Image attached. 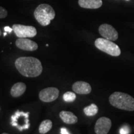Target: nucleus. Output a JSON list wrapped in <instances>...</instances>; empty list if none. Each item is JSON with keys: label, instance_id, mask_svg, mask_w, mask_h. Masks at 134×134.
I'll return each instance as SVG.
<instances>
[{"label": "nucleus", "instance_id": "obj_19", "mask_svg": "<svg viewBox=\"0 0 134 134\" xmlns=\"http://www.w3.org/2000/svg\"><path fill=\"white\" fill-rule=\"evenodd\" d=\"M60 132H61V134H70L69 132L68 131V130L66 128H61Z\"/></svg>", "mask_w": 134, "mask_h": 134}, {"label": "nucleus", "instance_id": "obj_10", "mask_svg": "<svg viewBox=\"0 0 134 134\" xmlns=\"http://www.w3.org/2000/svg\"><path fill=\"white\" fill-rule=\"evenodd\" d=\"M72 90L75 93L79 94H88L91 92V86L85 81H78L75 82L72 86Z\"/></svg>", "mask_w": 134, "mask_h": 134}, {"label": "nucleus", "instance_id": "obj_17", "mask_svg": "<svg viewBox=\"0 0 134 134\" xmlns=\"http://www.w3.org/2000/svg\"><path fill=\"white\" fill-rule=\"evenodd\" d=\"M120 134H129L130 133V128L127 125H124L119 130Z\"/></svg>", "mask_w": 134, "mask_h": 134}, {"label": "nucleus", "instance_id": "obj_6", "mask_svg": "<svg viewBox=\"0 0 134 134\" xmlns=\"http://www.w3.org/2000/svg\"><path fill=\"white\" fill-rule=\"evenodd\" d=\"M59 96V90L55 87H50L43 89L40 91L38 97L42 101L50 103L56 100Z\"/></svg>", "mask_w": 134, "mask_h": 134}, {"label": "nucleus", "instance_id": "obj_24", "mask_svg": "<svg viewBox=\"0 0 134 134\" xmlns=\"http://www.w3.org/2000/svg\"><path fill=\"white\" fill-rule=\"evenodd\" d=\"M127 1H128V0H127Z\"/></svg>", "mask_w": 134, "mask_h": 134}, {"label": "nucleus", "instance_id": "obj_2", "mask_svg": "<svg viewBox=\"0 0 134 134\" xmlns=\"http://www.w3.org/2000/svg\"><path fill=\"white\" fill-rule=\"evenodd\" d=\"M109 100L110 104L117 109L127 111L134 110V98L128 94L114 92L109 96Z\"/></svg>", "mask_w": 134, "mask_h": 134}, {"label": "nucleus", "instance_id": "obj_4", "mask_svg": "<svg viewBox=\"0 0 134 134\" xmlns=\"http://www.w3.org/2000/svg\"><path fill=\"white\" fill-rule=\"evenodd\" d=\"M94 45L97 48L113 57H118L121 53L119 47L113 41L104 38H98L95 41Z\"/></svg>", "mask_w": 134, "mask_h": 134}, {"label": "nucleus", "instance_id": "obj_1", "mask_svg": "<svg viewBox=\"0 0 134 134\" xmlns=\"http://www.w3.org/2000/svg\"><path fill=\"white\" fill-rule=\"evenodd\" d=\"M16 69L23 76L28 78H35L42 72V63L37 58L32 57H21L14 63Z\"/></svg>", "mask_w": 134, "mask_h": 134}, {"label": "nucleus", "instance_id": "obj_16", "mask_svg": "<svg viewBox=\"0 0 134 134\" xmlns=\"http://www.w3.org/2000/svg\"><path fill=\"white\" fill-rule=\"evenodd\" d=\"M76 96L74 93L71 91H67L63 96V100L67 103H71L76 99Z\"/></svg>", "mask_w": 134, "mask_h": 134}, {"label": "nucleus", "instance_id": "obj_7", "mask_svg": "<svg viewBox=\"0 0 134 134\" xmlns=\"http://www.w3.org/2000/svg\"><path fill=\"white\" fill-rule=\"evenodd\" d=\"M99 32L103 38L111 41H116L119 37L118 32L114 27L108 24L100 25L99 27Z\"/></svg>", "mask_w": 134, "mask_h": 134}, {"label": "nucleus", "instance_id": "obj_14", "mask_svg": "<svg viewBox=\"0 0 134 134\" xmlns=\"http://www.w3.org/2000/svg\"><path fill=\"white\" fill-rule=\"evenodd\" d=\"M52 122L50 120L47 119L43 120L41 122V125H40L39 128H38V131L39 133L41 134H45L47 133L51 130L52 127Z\"/></svg>", "mask_w": 134, "mask_h": 134}, {"label": "nucleus", "instance_id": "obj_9", "mask_svg": "<svg viewBox=\"0 0 134 134\" xmlns=\"http://www.w3.org/2000/svg\"><path fill=\"white\" fill-rule=\"evenodd\" d=\"M16 46L19 49L26 51H35L38 48L37 43L26 38H19L16 40Z\"/></svg>", "mask_w": 134, "mask_h": 134}, {"label": "nucleus", "instance_id": "obj_22", "mask_svg": "<svg viewBox=\"0 0 134 134\" xmlns=\"http://www.w3.org/2000/svg\"><path fill=\"white\" fill-rule=\"evenodd\" d=\"M1 34H2V33H1V29H0V36H1Z\"/></svg>", "mask_w": 134, "mask_h": 134}, {"label": "nucleus", "instance_id": "obj_12", "mask_svg": "<svg viewBox=\"0 0 134 134\" xmlns=\"http://www.w3.org/2000/svg\"><path fill=\"white\" fill-rule=\"evenodd\" d=\"M60 117L63 122L67 124H75L78 122V117L70 111L63 110L59 114Z\"/></svg>", "mask_w": 134, "mask_h": 134}, {"label": "nucleus", "instance_id": "obj_18", "mask_svg": "<svg viewBox=\"0 0 134 134\" xmlns=\"http://www.w3.org/2000/svg\"><path fill=\"white\" fill-rule=\"evenodd\" d=\"M8 16V11L4 8L0 6V19L6 18Z\"/></svg>", "mask_w": 134, "mask_h": 134}, {"label": "nucleus", "instance_id": "obj_13", "mask_svg": "<svg viewBox=\"0 0 134 134\" xmlns=\"http://www.w3.org/2000/svg\"><path fill=\"white\" fill-rule=\"evenodd\" d=\"M26 90V84L23 82H19L14 84L11 89V94L14 98H18L22 96Z\"/></svg>", "mask_w": 134, "mask_h": 134}, {"label": "nucleus", "instance_id": "obj_23", "mask_svg": "<svg viewBox=\"0 0 134 134\" xmlns=\"http://www.w3.org/2000/svg\"><path fill=\"white\" fill-rule=\"evenodd\" d=\"M2 134H9V133H3Z\"/></svg>", "mask_w": 134, "mask_h": 134}, {"label": "nucleus", "instance_id": "obj_21", "mask_svg": "<svg viewBox=\"0 0 134 134\" xmlns=\"http://www.w3.org/2000/svg\"><path fill=\"white\" fill-rule=\"evenodd\" d=\"M6 35H7V32H5L4 33V36H6Z\"/></svg>", "mask_w": 134, "mask_h": 134}, {"label": "nucleus", "instance_id": "obj_25", "mask_svg": "<svg viewBox=\"0 0 134 134\" xmlns=\"http://www.w3.org/2000/svg\"></svg>", "mask_w": 134, "mask_h": 134}, {"label": "nucleus", "instance_id": "obj_3", "mask_svg": "<svg viewBox=\"0 0 134 134\" xmlns=\"http://www.w3.org/2000/svg\"><path fill=\"white\" fill-rule=\"evenodd\" d=\"M35 18L41 26L49 25L55 17V12L53 8L47 4L38 5L34 13Z\"/></svg>", "mask_w": 134, "mask_h": 134}, {"label": "nucleus", "instance_id": "obj_11", "mask_svg": "<svg viewBox=\"0 0 134 134\" xmlns=\"http://www.w3.org/2000/svg\"><path fill=\"white\" fill-rule=\"evenodd\" d=\"M80 7L86 9H98L103 5L102 0H78Z\"/></svg>", "mask_w": 134, "mask_h": 134}, {"label": "nucleus", "instance_id": "obj_15", "mask_svg": "<svg viewBox=\"0 0 134 134\" xmlns=\"http://www.w3.org/2000/svg\"><path fill=\"white\" fill-rule=\"evenodd\" d=\"M83 112L87 116H93L98 113V108L95 104H91V105L84 108Z\"/></svg>", "mask_w": 134, "mask_h": 134}, {"label": "nucleus", "instance_id": "obj_20", "mask_svg": "<svg viewBox=\"0 0 134 134\" xmlns=\"http://www.w3.org/2000/svg\"><path fill=\"white\" fill-rule=\"evenodd\" d=\"M4 31L6 32H9V33H11V32L13 31L12 28L9 27H8V26L5 27L4 28Z\"/></svg>", "mask_w": 134, "mask_h": 134}, {"label": "nucleus", "instance_id": "obj_8", "mask_svg": "<svg viewBox=\"0 0 134 134\" xmlns=\"http://www.w3.org/2000/svg\"><path fill=\"white\" fill-rule=\"evenodd\" d=\"M112 122L110 119L102 117L97 120L94 126V132L96 134H108L110 129Z\"/></svg>", "mask_w": 134, "mask_h": 134}, {"label": "nucleus", "instance_id": "obj_5", "mask_svg": "<svg viewBox=\"0 0 134 134\" xmlns=\"http://www.w3.org/2000/svg\"><path fill=\"white\" fill-rule=\"evenodd\" d=\"M12 29L16 36L19 38L34 37L37 35V30L34 27L22 24L13 25Z\"/></svg>", "mask_w": 134, "mask_h": 134}]
</instances>
